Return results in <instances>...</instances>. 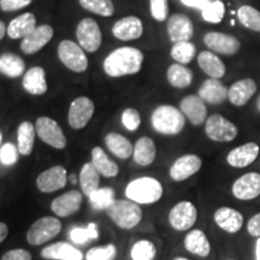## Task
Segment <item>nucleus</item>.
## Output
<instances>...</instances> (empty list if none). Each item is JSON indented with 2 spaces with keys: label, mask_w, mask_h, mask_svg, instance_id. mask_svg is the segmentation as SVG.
<instances>
[{
  "label": "nucleus",
  "mask_w": 260,
  "mask_h": 260,
  "mask_svg": "<svg viewBox=\"0 0 260 260\" xmlns=\"http://www.w3.org/2000/svg\"><path fill=\"white\" fill-rule=\"evenodd\" d=\"M256 107H258V110L260 111V96L258 98V100H256Z\"/></svg>",
  "instance_id": "obj_56"
},
{
  "label": "nucleus",
  "mask_w": 260,
  "mask_h": 260,
  "mask_svg": "<svg viewBox=\"0 0 260 260\" xmlns=\"http://www.w3.org/2000/svg\"><path fill=\"white\" fill-rule=\"evenodd\" d=\"M9 235V228L5 223L0 222V243L5 241V239Z\"/></svg>",
  "instance_id": "obj_52"
},
{
  "label": "nucleus",
  "mask_w": 260,
  "mask_h": 260,
  "mask_svg": "<svg viewBox=\"0 0 260 260\" xmlns=\"http://www.w3.org/2000/svg\"><path fill=\"white\" fill-rule=\"evenodd\" d=\"M35 126L30 122L21 123L17 130V148L22 155H30L34 148Z\"/></svg>",
  "instance_id": "obj_34"
},
{
  "label": "nucleus",
  "mask_w": 260,
  "mask_h": 260,
  "mask_svg": "<svg viewBox=\"0 0 260 260\" xmlns=\"http://www.w3.org/2000/svg\"><path fill=\"white\" fill-rule=\"evenodd\" d=\"M105 144L110 152L116 155L117 158L126 159L134 152L132 142L124 136L118 133H110L105 136Z\"/></svg>",
  "instance_id": "obj_32"
},
{
  "label": "nucleus",
  "mask_w": 260,
  "mask_h": 260,
  "mask_svg": "<svg viewBox=\"0 0 260 260\" xmlns=\"http://www.w3.org/2000/svg\"><path fill=\"white\" fill-rule=\"evenodd\" d=\"M0 142H2V134H0Z\"/></svg>",
  "instance_id": "obj_58"
},
{
  "label": "nucleus",
  "mask_w": 260,
  "mask_h": 260,
  "mask_svg": "<svg viewBox=\"0 0 260 260\" xmlns=\"http://www.w3.org/2000/svg\"><path fill=\"white\" fill-rule=\"evenodd\" d=\"M232 194L239 201H252L260 197V174L249 171L237 177L232 184Z\"/></svg>",
  "instance_id": "obj_9"
},
{
  "label": "nucleus",
  "mask_w": 260,
  "mask_h": 260,
  "mask_svg": "<svg viewBox=\"0 0 260 260\" xmlns=\"http://www.w3.org/2000/svg\"><path fill=\"white\" fill-rule=\"evenodd\" d=\"M144 32V25H142L141 19L136 16H128L119 21H117L112 27V34L118 40L128 41L136 40Z\"/></svg>",
  "instance_id": "obj_22"
},
{
  "label": "nucleus",
  "mask_w": 260,
  "mask_h": 260,
  "mask_svg": "<svg viewBox=\"0 0 260 260\" xmlns=\"http://www.w3.org/2000/svg\"><path fill=\"white\" fill-rule=\"evenodd\" d=\"M246 232L249 236L259 239L260 237V212L253 214V216L247 220Z\"/></svg>",
  "instance_id": "obj_49"
},
{
  "label": "nucleus",
  "mask_w": 260,
  "mask_h": 260,
  "mask_svg": "<svg viewBox=\"0 0 260 260\" xmlns=\"http://www.w3.org/2000/svg\"><path fill=\"white\" fill-rule=\"evenodd\" d=\"M100 183V174L94 168V165L90 162H86L81 169L80 172V186L81 190L87 197H89L94 190L99 188Z\"/></svg>",
  "instance_id": "obj_33"
},
{
  "label": "nucleus",
  "mask_w": 260,
  "mask_h": 260,
  "mask_svg": "<svg viewBox=\"0 0 260 260\" xmlns=\"http://www.w3.org/2000/svg\"><path fill=\"white\" fill-rule=\"evenodd\" d=\"M32 0H0V9L3 11H17L23 8H27L31 4Z\"/></svg>",
  "instance_id": "obj_48"
},
{
  "label": "nucleus",
  "mask_w": 260,
  "mask_h": 260,
  "mask_svg": "<svg viewBox=\"0 0 260 260\" xmlns=\"http://www.w3.org/2000/svg\"><path fill=\"white\" fill-rule=\"evenodd\" d=\"M198 64L211 79H222L225 75V65L218 56L211 51L201 52L198 57Z\"/></svg>",
  "instance_id": "obj_30"
},
{
  "label": "nucleus",
  "mask_w": 260,
  "mask_h": 260,
  "mask_svg": "<svg viewBox=\"0 0 260 260\" xmlns=\"http://www.w3.org/2000/svg\"><path fill=\"white\" fill-rule=\"evenodd\" d=\"M228 92L229 89L218 79H209L201 84L198 95L205 103L211 104V105H218L228 99Z\"/></svg>",
  "instance_id": "obj_25"
},
{
  "label": "nucleus",
  "mask_w": 260,
  "mask_h": 260,
  "mask_svg": "<svg viewBox=\"0 0 260 260\" xmlns=\"http://www.w3.org/2000/svg\"><path fill=\"white\" fill-rule=\"evenodd\" d=\"M181 2H182V4L188 6V8L203 10L205 6L209 4L211 0H181Z\"/></svg>",
  "instance_id": "obj_51"
},
{
  "label": "nucleus",
  "mask_w": 260,
  "mask_h": 260,
  "mask_svg": "<svg viewBox=\"0 0 260 260\" xmlns=\"http://www.w3.org/2000/svg\"><path fill=\"white\" fill-rule=\"evenodd\" d=\"M37 134L45 144L56 149H63L67 146V138L60 125L50 117H39L35 123Z\"/></svg>",
  "instance_id": "obj_10"
},
{
  "label": "nucleus",
  "mask_w": 260,
  "mask_h": 260,
  "mask_svg": "<svg viewBox=\"0 0 260 260\" xmlns=\"http://www.w3.org/2000/svg\"><path fill=\"white\" fill-rule=\"evenodd\" d=\"M144 63L142 52L134 47L117 48L106 57L104 70L111 77H121L133 75L141 70Z\"/></svg>",
  "instance_id": "obj_1"
},
{
  "label": "nucleus",
  "mask_w": 260,
  "mask_h": 260,
  "mask_svg": "<svg viewBox=\"0 0 260 260\" xmlns=\"http://www.w3.org/2000/svg\"><path fill=\"white\" fill-rule=\"evenodd\" d=\"M81 205L82 193L80 190H69L52 201L51 210L58 217H69L81 209Z\"/></svg>",
  "instance_id": "obj_18"
},
{
  "label": "nucleus",
  "mask_w": 260,
  "mask_h": 260,
  "mask_svg": "<svg viewBox=\"0 0 260 260\" xmlns=\"http://www.w3.org/2000/svg\"><path fill=\"white\" fill-rule=\"evenodd\" d=\"M152 126L162 135L180 134L186 125V117L181 110L172 105H160L152 112Z\"/></svg>",
  "instance_id": "obj_3"
},
{
  "label": "nucleus",
  "mask_w": 260,
  "mask_h": 260,
  "mask_svg": "<svg viewBox=\"0 0 260 260\" xmlns=\"http://www.w3.org/2000/svg\"><path fill=\"white\" fill-rule=\"evenodd\" d=\"M5 32H8V29H6L4 22L0 21V40H2V39L4 38Z\"/></svg>",
  "instance_id": "obj_54"
},
{
  "label": "nucleus",
  "mask_w": 260,
  "mask_h": 260,
  "mask_svg": "<svg viewBox=\"0 0 260 260\" xmlns=\"http://www.w3.org/2000/svg\"><path fill=\"white\" fill-rule=\"evenodd\" d=\"M204 42L211 51L219 54H225V56L236 54L241 47L237 38L218 31L207 32L204 38Z\"/></svg>",
  "instance_id": "obj_16"
},
{
  "label": "nucleus",
  "mask_w": 260,
  "mask_h": 260,
  "mask_svg": "<svg viewBox=\"0 0 260 260\" xmlns=\"http://www.w3.org/2000/svg\"><path fill=\"white\" fill-rule=\"evenodd\" d=\"M256 92V83L252 79H243L237 81L230 87L229 92H228V99L229 102L236 107L245 106L252 96Z\"/></svg>",
  "instance_id": "obj_24"
},
{
  "label": "nucleus",
  "mask_w": 260,
  "mask_h": 260,
  "mask_svg": "<svg viewBox=\"0 0 260 260\" xmlns=\"http://www.w3.org/2000/svg\"><path fill=\"white\" fill-rule=\"evenodd\" d=\"M205 133L214 142H232L237 138L239 129L224 116L213 113L205 122Z\"/></svg>",
  "instance_id": "obj_7"
},
{
  "label": "nucleus",
  "mask_w": 260,
  "mask_h": 260,
  "mask_svg": "<svg viewBox=\"0 0 260 260\" xmlns=\"http://www.w3.org/2000/svg\"><path fill=\"white\" fill-rule=\"evenodd\" d=\"M164 194V187L157 178L151 176L139 177L129 182L125 195L129 200L139 205H153L158 203Z\"/></svg>",
  "instance_id": "obj_2"
},
{
  "label": "nucleus",
  "mask_w": 260,
  "mask_h": 260,
  "mask_svg": "<svg viewBox=\"0 0 260 260\" xmlns=\"http://www.w3.org/2000/svg\"><path fill=\"white\" fill-rule=\"evenodd\" d=\"M76 38L84 51L95 52L102 45V31L93 18H83L77 25Z\"/></svg>",
  "instance_id": "obj_11"
},
{
  "label": "nucleus",
  "mask_w": 260,
  "mask_h": 260,
  "mask_svg": "<svg viewBox=\"0 0 260 260\" xmlns=\"http://www.w3.org/2000/svg\"><path fill=\"white\" fill-rule=\"evenodd\" d=\"M58 56L61 63L75 73H84L88 68V59L83 48L74 41H61L58 46Z\"/></svg>",
  "instance_id": "obj_8"
},
{
  "label": "nucleus",
  "mask_w": 260,
  "mask_h": 260,
  "mask_svg": "<svg viewBox=\"0 0 260 260\" xmlns=\"http://www.w3.org/2000/svg\"><path fill=\"white\" fill-rule=\"evenodd\" d=\"M157 255V247L149 240H140L135 242L130 251L133 260H154Z\"/></svg>",
  "instance_id": "obj_40"
},
{
  "label": "nucleus",
  "mask_w": 260,
  "mask_h": 260,
  "mask_svg": "<svg viewBox=\"0 0 260 260\" xmlns=\"http://www.w3.org/2000/svg\"><path fill=\"white\" fill-rule=\"evenodd\" d=\"M201 15L206 22L220 23L223 21L224 15H225V6L220 0H213L201 10Z\"/></svg>",
  "instance_id": "obj_43"
},
{
  "label": "nucleus",
  "mask_w": 260,
  "mask_h": 260,
  "mask_svg": "<svg viewBox=\"0 0 260 260\" xmlns=\"http://www.w3.org/2000/svg\"><path fill=\"white\" fill-rule=\"evenodd\" d=\"M254 260H260V237L255 239L254 243Z\"/></svg>",
  "instance_id": "obj_53"
},
{
  "label": "nucleus",
  "mask_w": 260,
  "mask_h": 260,
  "mask_svg": "<svg viewBox=\"0 0 260 260\" xmlns=\"http://www.w3.org/2000/svg\"><path fill=\"white\" fill-rule=\"evenodd\" d=\"M260 153V147L255 142H246L233 148L226 154V162L234 169H245L253 164Z\"/></svg>",
  "instance_id": "obj_17"
},
{
  "label": "nucleus",
  "mask_w": 260,
  "mask_h": 260,
  "mask_svg": "<svg viewBox=\"0 0 260 260\" xmlns=\"http://www.w3.org/2000/svg\"><path fill=\"white\" fill-rule=\"evenodd\" d=\"M23 88L31 95H42L47 92L46 73L40 67L29 69L23 76Z\"/></svg>",
  "instance_id": "obj_27"
},
{
  "label": "nucleus",
  "mask_w": 260,
  "mask_h": 260,
  "mask_svg": "<svg viewBox=\"0 0 260 260\" xmlns=\"http://www.w3.org/2000/svg\"><path fill=\"white\" fill-rule=\"evenodd\" d=\"M213 222L220 230L230 235L240 233L245 225V218L241 211L230 206L218 207L214 211Z\"/></svg>",
  "instance_id": "obj_12"
},
{
  "label": "nucleus",
  "mask_w": 260,
  "mask_h": 260,
  "mask_svg": "<svg viewBox=\"0 0 260 260\" xmlns=\"http://www.w3.org/2000/svg\"><path fill=\"white\" fill-rule=\"evenodd\" d=\"M180 110L191 124L198 126L207 119V109L199 95H187L181 100Z\"/></svg>",
  "instance_id": "obj_19"
},
{
  "label": "nucleus",
  "mask_w": 260,
  "mask_h": 260,
  "mask_svg": "<svg viewBox=\"0 0 260 260\" xmlns=\"http://www.w3.org/2000/svg\"><path fill=\"white\" fill-rule=\"evenodd\" d=\"M88 199L90 206L95 211H106L116 201L115 190L110 187H99L89 195Z\"/></svg>",
  "instance_id": "obj_37"
},
{
  "label": "nucleus",
  "mask_w": 260,
  "mask_h": 260,
  "mask_svg": "<svg viewBox=\"0 0 260 260\" xmlns=\"http://www.w3.org/2000/svg\"><path fill=\"white\" fill-rule=\"evenodd\" d=\"M70 240L77 245H84L90 240H96L99 237V229L95 223H89L87 226H75L69 233Z\"/></svg>",
  "instance_id": "obj_39"
},
{
  "label": "nucleus",
  "mask_w": 260,
  "mask_h": 260,
  "mask_svg": "<svg viewBox=\"0 0 260 260\" xmlns=\"http://www.w3.org/2000/svg\"><path fill=\"white\" fill-rule=\"evenodd\" d=\"M168 81L176 88H187L193 81V73L182 64H172L168 69Z\"/></svg>",
  "instance_id": "obj_36"
},
{
  "label": "nucleus",
  "mask_w": 260,
  "mask_h": 260,
  "mask_svg": "<svg viewBox=\"0 0 260 260\" xmlns=\"http://www.w3.org/2000/svg\"><path fill=\"white\" fill-rule=\"evenodd\" d=\"M225 260H235V259H225Z\"/></svg>",
  "instance_id": "obj_59"
},
{
  "label": "nucleus",
  "mask_w": 260,
  "mask_h": 260,
  "mask_svg": "<svg viewBox=\"0 0 260 260\" xmlns=\"http://www.w3.org/2000/svg\"><path fill=\"white\" fill-rule=\"evenodd\" d=\"M149 8L151 15L158 22H162L169 16V4L168 0H149Z\"/></svg>",
  "instance_id": "obj_46"
},
{
  "label": "nucleus",
  "mask_w": 260,
  "mask_h": 260,
  "mask_svg": "<svg viewBox=\"0 0 260 260\" xmlns=\"http://www.w3.org/2000/svg\"><path fill=\"white\" fill-rule=\"evenodd\" d=\"M0 260H31V254L22 248L11 249V251L6 252Z\"/></svg>",
  "instance_id": "obj_50"
},
{
  "label": "nucleus",
  "mask_w": 260,
  "mask_h": 260,
  "mask_svg": "<svg viewBox=\"0 0 260 260\" xmlns=\"http://www.w3.org/2000/svg\"><path fill=\"white\" fill-rule=\"evenodd\" d=\"M37 28V18L30 12L18 16L10 22L8 35L11 39H24Z\"/></svg>",
  "instance_id": "obj_29"
},
{
  "label": "nucleus",
  "mask_w": 260,
  "mask_h": 260,
  "mask_svg": "<svg viewBox=\"0 0 260 260\" xmlns=\"http://www.w3.org/2000/svg\"><path fill=\"white\" fill-rule=\"evenodd\" d=\"M70 180H71V182H73V183H75V182H76V177H75V176H71V177H70Z\"/></svg>",
  "instance_id": "obj_57"
},
{
  "label": "nucleus",
  "mask_w": 260,
  "mask_h": 260,
  "mask_svg": "<svg viewBox=\"0 0 260 260\" xmlns=\"http://www.w3.org/2000/svg\"><path fill=\"white\" fill-rule=\"evenodd\" d=\"M237 18L243 27L260 32V11L249 5H243L237 10Z\"/></svg>",
  "instance_id": "obj_38"
},
{
  "label": "nucleus",
  "mask_w": 260,
  "mask_h": 260,
  "mask_svg": "<svg viewBox=\"0 0 260 260\" xmlns=\"http://www.w3.org/2000/svg\"><path fill=\"white\" fill-rule=\"evenodd\" d=\"M109 218L121 229L129 230L141 222L144 213L139 204L132 200H116L106 210Z\"/></svg>",
  "instance_id": "obj_4"
},
{
  "label": "nucleus",
  "mask_w": 260,
  "mask_h": 260,
  "mask_svg": "<svg viewBox=\"0 0 260 260\" xmlns=\"http://www.w3.org/2000/svg\"><path fill=\"white\" fill-rule=\"evenodd\" d=\"M198 219L197 206L189 200L178 201L169 211L168 220L176 232H188L195 225Z\"/></svg>",
  "instance_id": "obj_6"
},
{
  "label": "nucleus",
  "mask_w": 260,
  "mask_h": 260,
  "mask_svg": "<svg viewBox=\"0 0 260 260\" xmlns=\"http://www.w3.org/2000/svg\"><path fill=\"white\" fill-rule=\"evenodd\" d=\"M117 248L115 245L109 243L105 246L93 247L86 254V260H115Z\"/></svg>",
  "instance_id": "obj_44"
},
{
  "label": "nucleus",
  "mask_w": 260,
  "mask_h": 260,
  "mask_svg": "<svg viewBox=\"0 0 260 260\" xmlns=\"http://www.w3.org/2000/svg\"><path fill=\"white\" fill-rule=\"evenodd\" d=\"M80 5L93 14L110 17L115 14L112 0H80Z\"/></svg>",
  "instance_id": "obj_42"
},
{
  "label": "nucleus",
  "mask_w": 260,
  "mask_h": 260,
  "mask_svg": "<svg viewBox=\"0 0 260 260\" xmlns=\"http://www.w3.org/2000/svg\"><path fill=\"white\" fill-rule=\"evenodd\" d=\"M61 230L60 220L46 216L35 220L27 232V241L31 246H40L54 239Z\"/></svg>",
  "instance_id": "obj_5"
},
{
  "label": "nucleus",
  "mask_w": 260,
  "mask_h": 260,
  "mask_svg": "<svg viewBox=\"0 0 260 260\" xmlns=\"http://www.w3.org/2000/svg\"><path fill=\"white\" fill-rule=\"evenodd\" d=\"M194 27L190 18L186 15L175 14L168 19V34L174 44L189 41L193 37Z\"/></svg>",
  "instance_id": "obj_21"
},
{
  "label": "nucleus",
  "mask_w": 260,
  "mask_h": 260,
  "mask_svg": "<svg viewBox=\"0 0 260 260\" xmlns=\"http://www.w3.org/2000/svg\"><path fill=\"white\" fill-rule=\"evenodd\" d=\"M195 56V46L189 41H182L175 44L171 48V57L178 64H188Z\"/></svg>",
  "instance_id": "obj_41"
},
{
  "label": "nucleus",
  "mask_w": 260,
  "mask_h": 260,
  "mask_svg": "<svg viewBox=\"0 0 260 260\" xmlns=\"http://www.w3.org/2000/svg\"><path fill=\"white\" fill-rule=\"evenodd\" d=\"M18 148L14 144H5L0 149V161L4 165H12L18 160Z\"/></svg>",
  "instance_id": "obj_47"
},
{
  "label": "nucleus",
  "mask_w": 260,
  "mask_h": 260,
  "mask_svg": "<svg viewBox=\"0 0 260 260\" xmlns=\"http://www.w3.org/2000/svg\"><path fill=\"white\" fill-rule=\"evenodd\" d=\"M53 38V28L48 24L39 25L21 42V50L25 54H34L45 47Z\"/></svg>",
  "instance_id": "obj_20"
},
{
  "label": "nucleus",
  "mask_w": 260,
  "mask_h": 260,
  "mask_svg": "<svg viewBox=\"0 0 260 260\" xmlns=\"http://www.w3.org/2000/svg\"><path fill=\"white\" fill-rule=\"evenodd\" d=\"M67 169L61 165H54L42 171L37 178V187L42 193H53L67 186Z\"/></svg>",
  "instance_id": "obj_15"
},
{
  "label": "nucleus",
  "mask_w": 260,
  "mask_h": 260,
  "mask_svg": "<svg viewBox=\"0 0 260 260\" xmlns=\"http://www.w3.org/2000/svg\"><path fill=\"white\" fill-rule=\"evenodd\" d=\"M155 155H157V148L151 138L142 136L136 141L134 152H133V158L136 164L141 167H148L155 160Z\"/></svg>",
  "instance_id": "obj_28"
},
{
  "label": "nucleus",
  "mask_w": 260,
  "mask_h": 260,
  "mask_svg": "<svg viewBox=\"0 0 260 260\" xmlns=\"http://www.w3.org/2000/svg\"><path fill=\"white\" fill-rule=\"evenodd\" d=\"M183 245L187 252L199 258H207L211 254L210 240L201 229H190L184 236Z\"/></svg>",
  "instance_id": "obj_23"
},
{
  "label": "nucleus",
  "mask_w": 260,
  "mask_h": 260,
  "mask_svg": "<svg viewBox=\"0 0 260 260\" xmlns=\"http://www.w3.org/2000/svg\"><path fill=\"white\" fill-rule=\"evenodd\" d=\"M203 167V160L197 154H184L172 162L169 176L175 182H183L194 176Z\"/></svg>",
  "instance_id": "obj_13"
},
{
  "label": "nucleus",
  "mask_w": 260,
  "mask_h": 260,
  "mask_svg": "<svg viewBox=\"0 0 260 260\" xmlns=\"http://www.w3.org/2000/svg\"><path fill=\"white\" fill-rule=\"evenodd\" d=\"M25 70L23 59L17 54L4 53L0 56V73L5 76L16 79L21 76Z\"/></svg>",
  "instance_id": "obj_35"
},
{
  "label": "nucleus",
  "mask_w": 260,
  "mask_h": 260,
  "mask_svg": "<svg viewBox=\"0 0 260 260\" xmlns=\"http://www.w3.org/2000/svg\"><path fill=\"white\" fill-rule=\"evenodd\" d=\"M92 164L104 177H116L119 172L118 165L107 157L102 147H94L92 149Z\"/></svg>",
  "instance_id": "obj_31"
},
{
  "label": "nucleus",
  "mask_w": 260,
  "mask_h": 260,
  "mask_svg": "<svg viewBox=\"0 0 260 260\" xmlns=\"http://www.w3.org/2000/svg\"><path fill=\"white\" fill-rule=\"evenodd\" d=\"M122 123L129 132H135L141 124V116L138 110L135 109H126L122 113Z\"/></svg>",
  "instance_id": "obj_45"
},
{
  "label": "nucleus",
  "mask_w": 260,
  "mask_h": 260,
  "mask_svg": "<svg viewBox=\"0 0 260 260\" xmlns=\"http://www.w3.org/2000/svg\"><path fill=\"white\" fill-rule=\"evenodd\" d=\"M41 256L46 260H83V254L68 242H57L45 247Z\"/></svg>",
  "instance_id": "obj_26"
},
{
  "label": "nucleus",
  "mask_w": 260,
  "mask_h": 260,
  "mask_svg": "<svg viewBox=\"0 0 260 260\" xmlns=\"http://www.w3.org/2000/svg\"><path fill=\"white\" fill-rule=\"evenodd\" d=\"M172 260H189V259L186 258V256H176V258L172 259Z\"/></svg>",
  "instance_id": "obj_55"
},
{
  "label": "nucleus",
  "mask_w": 260,
  "mask_h": 260,
  "mask_svg": "<svg viewBox=\"0 0 260 260\" xmlns=\"http://www.w3.org/2000/svg\"><path fill=\"white\" fill-rule=\"evenodd\" d=\"M94 115V103L89 98L80 96L71 103L68 121L71 128L83 129Z\"/></svg>",
  "instance_id": "obj_14"
}]
</instances>
